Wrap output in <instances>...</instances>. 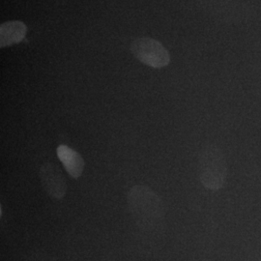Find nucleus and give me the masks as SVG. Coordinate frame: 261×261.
<instances>
[{"label": "nucleus", "instance_id": "f03ea898", "mask_svg": "<svg viewBox=\"0 0 261 261\" xmlns=\"http://www.w3.org/2000/svg\"><path fill=\"white\" fill-rule=\"evenodd\" d=\"M41 177L44 187L49 196L56 198H61L65 195V181L59 168L51 164L45 165L41 169Z\"/></svg>", "mask_w": 261, "mask_h": 261}, {"label": "nucleus", "instance_id": "f257e3e1", "mask_svg": "<svg viewBox=\"0 0 261 261\" xmlns=\"http://www.w3.org/2000/svg\"><path fill=\"white\" fill-rule=\"evenodd\" d=\"M132 54L141 63L152 68L168 65L170 57L168 50L159 41L152 38H139L130 46Z\"/></svg>", "mask_w": 261, "mask_h": 261}, {"label": "nucleus", "instance_id": "20e7f679", "mask_svg": "<svg viewBox=\"0 0 261 261\" xmlns=\"http://www.w3.org/2000/svg\"><path fill=\"white\" fill-rule=\"evenodd\" d=\"M57 156L72 177L79 178L83 174L84 159L75 150L66 145H60L57 148Z\"/></svg>", "mask_w": 261, "mask_h": 261}, {"label": "nucleus", "instance_id": "7ed1b4c3", "mask_svg": "<svg viewBox=\"0 0 261 261\" xmlns=\"http://www.w3.org/2000/svg\"><path fill=\"white\" fill-rule=\"evenodd\" d=\"M28 28L19 20L3 22L0 25V47H7L21 42L27 35Z\"/></svg>", "mask_w": 261, "mask_h": 261}]
</instances>
